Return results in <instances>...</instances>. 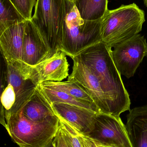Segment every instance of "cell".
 Here are the masks:
<instances>
[{
    "label": "cell",
    "instance_id": "obj_1",
    "mask_svg": "<svg viewBox=\"0 0 147 147\" xmlns=\"http://www.w3.org/2000/svg\"><path fill=\"white\" fill-rule=\"evenodd\" d=\"M76 56L99 80L108 100L109 115L120 117L121 113L129 111V96L108 45L102 41L85 49Z\"/></svg>",
    "mask_w": 147,
    "mask_h": 147
},
{
    "label": "cell",
    "instance_id": "obj_2",
    "mask_svg": "<svg viewBox=\"0 0 147 147\" xmlns=\"http://www.w3.org/2000/svg\"><path fill=\"white\" fill-rule=\"evenodd\" d=\"M65 1V17L61 50L70 57L102 42L101 22L81 18L73 2Z\"/></svg>",
    "mask_w": 147,
    "mask_h": 147
},
{
    "label": "cell",
    "instance_id": "obj_3",
    "mask_svg": "<svg viewBox=\"0 0 147 147\" xmlns=\"http://www.w3.org/2000/svg\"><path fill=\"white\" fill-rule=\"evenodd\" d=\"M145 12L135 3L108 10L102 19V41L108 47L139 34L145 22Z\"/></svg>",
    "mask_w": 147,
    "mask_h": 147
},
{
    "label": "cell",
    "instance_id": "obj_4",
    "mask_svg": "<svg viewBox=\"0 0 147 147\" xmlns=\"http://www.w3.org/2000/svg\"><path fill=\"white\" fill-rule=\"evenodd\" d=\"M5 119L7 132L20 147H45L54 139L59 124L56 115L41 122H34L25 117L22 109Z\"/></svg>",
    "mask_w": 147,
    "mask_h": 147
},
{
    "label": "cell",
    "instance_id": "obj_5",
    "mask_svg": "<svg viewBox=\"0 0 147 147\" xmlns=\"http://www.w3.org/2000/svg\"><path fill=\"white\" fill-rule=\"evenodd\" d=\"M34 7L31 20L48 47L51 57L61 50L65 1L37 0Z\"/></svg>",
    "mask_w": 147,
    "mask_h": 147
},
{
    "label": "cell",
    "instance_id": "obj_6",
    "mask_svg": "<svg viewBox=\"0 0 147 147\" xmlns=\"http://www.w3.org/2000/svg\"><path fill=\"white\" fill-rule=\"evenodd\" d=\"M109 47L117 70L127 78L134 76L147 55L146 40L140 34Z\"/></svg>",
    "mask_w": 147,
    "mask_h": 147
},
{
    "label": "cell",
    "instance_id": "obj_7",
    "mask_svg": "<svg viewBox=\"0 0 147 147\" xmlns=\"http://www.w3.org/2000/svg\"><path fill=\"white\" fill-rule=\"evenodd\" d=\"M86 136L103 146L132 147L126 126L120 117L96 113L92 129Z\"/></svg>",
    "mask_w": 147,
    "mask_h": 147
},
{
    "label": "cell",
    "instance_id": "obj_8",
    "mask_svg": "<svg viewBox=\"0 0 147 147\" xmlns=\"http://www.w3.org/2000/svg\"><path fill=\"white\" fill-rule=\"evenodd\" d=\"M71 58L73 61V68L68 80L82 85L90 95L99 112L109 115L108 100L97 77L77 56Z\"/></svg>",
    "mask_w": 147,
    "mask_h": 147
},
{
    "label": "cell",
    "instance_id": "obj_9",
    "mask_svg": "<svg viewBox=\"0 0 147 147\" xmlns=\"http://www.w3.org/2000/svg\"><path fill=\"white\" fill-rule=\"evenodd\" d=\"M7 64L8 84L13 88L16 100L13 107L4 112L5 117L20 111L34 93L38 84L32 75L22 70L15 63Z\"/></svg>",
    "mask_w": 147,
    "mask_h": 147
},
{
    "label": "cell",
    "instance_id": "obj_10",
    "mask_svg": "<svg viewBox=\"0 0 147 147\" xmlns=\"http://www.w3.org/2000/svg\"><path fill=\"white\" fill-rule=\"evenodd\" d=\"M51 57L50 50L31 20H26L24 30L22 61L34 66Z\"/></svg>",
    "mask_w": 147,
    "mask_h": 147
},
{
    "label": "cell",
    "instance_id": "obj_11",
    "mask_svg": "<svg viewBox=\"0 0 147 147\" xmlns=\"http://www.w3.org/2000/svg\"><path fill=\"white\" fill-rule=\"evenodd\" d=\"M55 115L79 133L86 136L92 129L96 112L63 103L51 104Z\"/></svg>",
    "mask_w": 147,
    "mask_h": 147
},
{
    "label": "cell",
    "instance_id": "obj_12",
    "mask_svg": "<svg viewBox=\"0 0 147 147\" xmlns=\"http://www.w3.org/2000/svg\"><path fill=\"white\" fill-rule=\"evenodd\" d=\"M65 53L59 50L33 66L38 74L40 83L45 81H62L69 76V64Z\"/></svg>",
    "mask_w": 147,
    "mask_h": 147
},
{
    "label": "cell",
    "instance_id": "obj_13",
    "mask_svg": "<svg viewBox=\"0 0 147 147\" xmlns=\"http://www.w3.org/2000/svg\"><path fill=\"white\" fill-rule=\"evenodd\" d=\"M26 20L16 23L0 36V50L9 63L22 62L24 30Z\"/></svg>",
    "mask_w": 147,
    "mask_h": 147
},
{
    "label": "cell",
    "instance_id": "obj_14",
    "mask_svg": "<svg viewBox=\"0 0 147 147\" xmlns=\"http://www.w3.org/2000/svg\"><path fill=\"white\" fill-rule=\"evenodd\" d=\"M125 126L132 147H147V105L129 110Z\"/></svg>",
    "mask_w": 147,
    "mask_h": 147
},
{
    "label": "cell",
    "instance_id": "obj_15",
    "mask_svg": "<svg viewBox=\"0 0 147 147\" xmlns=\"http://www.w3.org/2000/svg\"><path fill=\"white\" fill-rule=\"evenodd\" d=\"M22 114L28 119L34 122H41L56 115L51 105L38 88L22 109Z\"/></svg>",
    "mask_w": 147,
    "mask_h": 147
},
{
    "label": "cell",
    "instance_id": "obj_16",
    "mask_svg": "<svg viewBox=\"0 0 147 147\" xmlns=\"http://www.w3.org/2000/svg\"><path fill=\"white\" fill-rule=\"evenodd\" d=\"M38 87L51 104L55 102L63 103L87 109L96 113L99 112L96 105L93 102L78 99L62 91L47 87L41 84H39Z\"/></svg>",
    "mask_w": 147,
    "mask_h": 147
},
{
    "label": "cell",
    "instance_id": "obj_17",
    "mask_svg": "<svg viewBox=\"0 0 147 147\" xmlns=\"http://www.w3.org/2000/svg\"><path fill=\"white\" fill-rule=\"evenodd\" d=\"M82 19L86 20H97L104 16L109 9L108 0H74Z\"/></svg>",
    "mask_w": 147,
    "mask_h": 147
},
{
    "label": "cell",
    "instance_id": "obj_18",
    "mask_svg": "<svg viewBox=\"0 0 147 147\" xmlns=\"http://www.w3.org/2000/svg\"><path fill=\"white\" fill-rule=\"evenodd\" d=\"M40 84L53 89L62 91L78 99L94 102L87 90L82 85L76 81L69 80L59 82L45 81Z\"/></svg>",
    "mask_w": 147,
    "mask_h": 147
},
{
    "label": "cell",
    "instance_id": "obj_19",
    "mask_svg": "<svg viewBox=\"0 0 147 147\" xmlns=\"http://www.w3.org/2000/svg\"><path fill=\"white\" fill-rule=\"evenodd\" d=\"M25 20L10 0H0V36L9 27Z\"/></svg>",
    "mask_w": 147,
    "mask_h": 147
},
{
    "label": "cell",
    "instance_id": "obj_20",
    "mask_svg": "<svg viewBox=\"0 0 147 147\" xmlns=\"http://www.w3.org/2000/svg\"><path fill=\"white\" fill-rule=\"evenodd\" d=\"M7 64L0 50V124L7 129V124L4 115V109L1 102V97L7 85Z\"/></svg>",
    "mask_w": 147,
    "mask_h": 147
},
{
    "label": "cell",
    "instance_id": "obj_21",
    "mask_svg": "<svg viewBox=\"0 0 147 147\" xmlns=\"http://www.w3.org/2000/svg\"><path fill=\"white\" fill-rule=\"evenodd\" d=\"M59 119V126L70 147H83L78 136V131L66 122Z\"/></svg>",
    "mask_w": 147,
    "mask_h": 147
},
{
    "label": "cell",
    "instance_id": "obj_22",
    "mask_svg": "<svg viewBox=\"0 0 147 147\" xmlns=\"http://www.w3.org/2000/svg\"><path fill=\"white\" fill-rule=\"evenodd\" d=\"M18 12L26 20H31L36 0H10Z\"/></svg>",
    "mask_w": 147,
    "mask_h": 147
},
{
    "label": "cell",
    "instance_id": "obj_23",
    "mask_svg": "<svg viewBox=\"0 0 147 147\" xmlns=\"http://www.w3.org/2000/svg\"><path fill=\"white\" fill-rule=\"evenodd\" d=\"M16 95L13 86L8 84L1 97V102L4 109V112L8 111L13 106Z\"/></svg>",
    "mask_w": 147,
    "mask_h": 147
},
{
    "label": "cell",
    "instance_id": "obj_24",
    "mask_svg": "<svg viewBox=\"0 0 147 147\" xmlns=\"http://www.w3.org/2000/svg\"><path fill=\"white\" fill-rule=\"evenodd\" d=\"M54 142L55 147H70L65 137L59 124L54 138Z\"/></svg>",
    "mask_w": 147,
    "mask_h": 147
},
{
    "label": "cell",
    "instance_id": "obj_25",
    "mask_svg": "<svg viewBox=\"0 0 147 147\" xmlns=\"http://www.w3.org/2000/svg\"><path fill=\"white\" fill-rule=\"evenodd\" d=\"M78 136L83 147H98L96 142L86 136L82 134L78 131Z\"/></svg>",
    "mask_w": 147,
    "mask_h": 147
},
{
    "label": "cell",
    "instance_id": "obj_26",
    "mask_svg": "<svg viewBox=\"0 0 147 147\" xmlns=\"http://www.w3.org/2000/svg\"><path fill=\"white\" fill-rule=\"evenodd\" d=\"M45 147H55V145H54V139Z\"/></svg>",
    "mask_w": 147,
    "mask_h": 147
},
{
    "label": "cell",
    "instance_id": "obj_27",
    "mask_svg": "<svg viewBox=\"0 0 147 147\" xmlns=\"http://www.w3.org/2000/svg\"><path fill=\"white\" fill-rule=\"evenodd\" d=\"M96 144L98 147H111L110 146H103V145H101V144H98V143H96Z\"/></svg>",
    "mask_w": 147,
    "mask_h": 147
},
{
    "label": "cell",
    "instance_id": "obj_28",
    "mask_svg": "<svg viewBox=\"0 0 147 147\" xmlns=\"http://www.w3.org/2000/svg\"><path fill=\"white\" fill-rule=\"evenodd\" d=\"M143 1H144V3L145 6L147 7V0H143Z\"/></svg>",
    "mask_w": 147,
    "mask_h": 147
},
{
    "label": "cell",
    "instance_id": "obj_29",
    "mask_svg": "<svg viewBox=\"0 0 147 147\" xmlns=\"http://www.w3.org/2000/svg\"><path fill=\"white\" fill-rule=\"evenodd\" d=\"M69 1H71L73 2L74 0H69Z\"/></svg>",
    "mask_w": 147,
    "mask_h": 147
},
{
    "label": "cell",
    "instance_id": "obj_30",
    "mask_svg": "<svg viewBox=\"0 0 147 147\" xmlns=\"http://www.w3.org/2000/svg\"><path fill=\"white\" fill-rule=\"evenodd\" d=\"M146 56H147V53Z\"/></svg>",
    "mask_w": 147,
    "mask_h": 147
},
{
    "label": "cell",
    "instance_id": "obj_31",
    "mask_svg": "<svg viewBox=\"0 0 147 147\" xmlns=\"http://www.w3.org/2000/svg\"></svg>",
    "mask_w": 147,
    "mask_h": 147
}]
</instances>
